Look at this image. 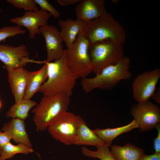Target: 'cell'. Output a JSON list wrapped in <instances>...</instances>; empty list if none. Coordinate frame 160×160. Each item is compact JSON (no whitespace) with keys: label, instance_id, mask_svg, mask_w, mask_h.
I'll return each mask as SVG.
<instances>
[{"label":"cell","instance_id":"cell-1","mask_svg":"<svg viewBox=\"0 0 160 160\" xmlns=\"http://www.w3.org/2000/svg\"><path fill=\"white\" fill-rule=\"evenodd\" d=\"M46 63L47 78L39 92L43 96L63 94L70 97L72 95L78 78L67 66L65 49L60 58L54 62Z\"/></svg>","mask_w":160,"mask_h":160},{"label":"cell","instance_id":"cell-2","mask_svg":"<svg viewBox=\"0 0 160 160\" xmlns=\"http://www.w3.org/2000/svg\"><path fill=\"white\" fill-rule=\"evenodd\" d=\"M130 64V58L124 56L116 64L104 68L95 77L81 79L83 90L87 93L97 88L109 90L121 80L129 79L132 76L129 71Z\"/></svg>","mask_w":160,"mask_h":160},{"label":"cell","instance_id":"cell-3","mask_svg":"<svg viewBox=\"0 0 160 160\" xmlns=\"http://www.w3.org/2000/svg\"><path fill=\"white\" fill-rule=\"evenodd\" d=\"M83 32L90 44L109 40L123 45L126 41L124 28L107 12L98 18L87 21Z\"/></svg>","mask_w":160,"mask_h":160},{"label":"cell","instance_id":"cell-4","mask_svg":"<svg viewBox=\"0 0 160 160\" xmlns=\"http://www.w3.org/2000/svg\"><path fill=\"white\" fill-rule=\"evenodd\" d=\"M70 104V97L63 94L44 96L31 111L36 131L47 129L53 121L68 111Z\"/></svg>","mask_w":160,"mask_h":160},{"label":"cell","instance_id":"cell-5","mask_svg":"<svg viewBox=\"0 0 160 160\" xmlns=\"http://www.w3.org/2000/svg\"><path fill=\"white\" fill-rule=\"evenodd\" d=\"M88 51L92 71L95 75L124 57L123 44L109 40L89 43Z\"/></svg>","mask_w":160,"mask_h":160},{"label":"cell","instance_id":"cell-6","mask_svg":"<svg viewBox=\"0 0 160 160\" xmlns=\"http://www.w3.org/2000/svg\"><path fill=\"white\" fill-rule=\"evenodd\" d=\"M83 31L79 33L76 41L65 49L68 68L81 79L87 77L92 72L88 51L89 43Z\"/></svg>","mask_w":160,"mask_h":160},{"label":"cell","instance_id":"cell-7","mask_svg":"<svg viewBox=\"0 0 160 160\" xmlns=\"http://www.w3.org/2000/svg\"><path fill=\"white\" fill-rule=\"evenodd\" d=\"M82 118L68 111L59 116L47 129L52 137L66 145H75L77 129Z\"/></svg>","mask_w":160,"mask_h":160},{"label":"cell","instance_id":"cell-8","mask_svg":"<svg viewBox=\"0 0 160 160\" xmlns=\"http://www.w3.org/2000/svg\"><path fill=\"white\" fill-rule=\"evenodd\" d=\"M160 78V69L158 68L145 71L137 76L132 85L135 100L139 103L149 100L156 91Z\"/></svg>","mask_w":160,"mask_h":160},{"label":"cell","instance_id":"cell-9","mask_svg":"<svg viewBox=\"0 0 160 160\" xmlns=\"http://www.w3.org/2000/svg\"><path fill=\"white\" fill-rule=\"evenodd\" d=\"M130 113L138 124L140 132L150 130L160 123V108L149 100L133 105Z\"/></svg>","mask_w":160,"mask_h":160},{"label":"cell","instance_id":"cell-10","mask_svg":"<svg viewBox=\"0 0 160 160\" xmlns=\"http://www.w3.org/2000/svg\"><path fill=\"white\" fill-rule=\"evenodd\" d=\"M0 60L12 68L24 67L29 63L44 64L46 62L30 59L26 47L23 44L17 46L0 44Z\"/></svg>","mask_w":160,"mask_h":160},{"label":"cell","instance_id":"cell-11","mask_svg":"<svg viewBox=\"0 0 160 160\" xmlns=\"http://www.w3.org/2000/svg\"><path fill=\"white\" fill-rule=\"evenodd\" d=\"M51 15L41 9L36 11H27L21 17L13 18L9 21L17 25L24 26L28 31L29 37L34 39L36 34H40V27L47 24Z\"/></svg>","mask_w":160,"mask_h":160},{"label":"cell","instance_id":"cell-12","mask_svg":"<svg viewBox=\"0 0 160 160\" xmlns=\"http://www.w3.org/2000/svg\"><path fill=\"white\" fill-rule=\"evenodd\" d=\"M40 34L45 42L47 56V63L60 58L64 52L62 45L63 41L60 31L52 25H44L40 27Z\"/></svg>","mask_w":160,"mask_h":160},{"label":"cell","instance_id":"cell-13","mask_svg":"<svg viewBox=\"0 0 160 160\" xmlns=\"http://www.w3.org/2000/svg\"><path fill=\"white\" fill-rule=\"evenodd\" d=\"M7 72L8 79L15 103L24 97L30 71L24 67L12 68L4 65Z\"/></svg>","mask_w":160,"mask_h":160},{"label":"cell","instance_id":"cell-14","mask_svg":"<svg viewBox=\"0 0 160 160\" xmlns=\"http://www.w3.org/2000/svg\"><path fill=\"white\" fill-rule=\"evenodd\" d=\"M77 18L86 21L98 18L106 12L104 0H84L75 8Z\"/></svg>","mask_w":160,"mask_h":160},{"label":"cell","instance_id":"cell-15","mask_svg":"<svg viewBox=\"0 0 160 160\" xmlns=\"http://www.w3.org/2000/svg\"><path fill=\"white\" fill-rule=\"evenodd\" d=\"M87 22L77 18L75 20H59L58 24L61 29L60 32L67 48L76 41L79 33L84 29Z\"/></svg>","mask_w":160,"mask_h":160},{"label":"cell","instance_id":"cell-16","mask_svg":"<svg viewBox=\"0 0 160 160\" xmlns=\"http://www.w3.org/2000/svg\"><path fill=\"white\" fill-rule=\"evenodd\" d=\"M2 129L3 132L9 134L12 139L15 143L23 144L32 147V143L26 131L24 120L12 118L4 124Z\"/></svg>","mask_w":160,"mask_h":160},{"label":"cell","instance_id":"cell-17","mask_svg":"<svg viewBox=\"0 0 160 160\" xmlns=\"http://www.w3.org/2000/svg\"><path fill=\"white\" fill-rule=\"evenodd\" d=\"M47 78V65L46 63L39 70L30 71L24 98L31 99L36 92H39Z\"/></svg>","mask_w":160,"mask_h":160},{"label":"cell","instance_id":"cell-18","mask_svg":"<svg viewBox=\"0 0 160 160\" xmlns=\"http://www.w3.org/2000/svg\"><path fill=\"white\" fill-rule=\"evenodd\" d=\"M105 144L93 130L88 127L86 122L82 118L77 129L75 145H93L96 147Z\"/></svg>","mask_w":160,"mask_h":160},{"label":"cell","instance_id":"cell-19","mask_svg":"<svg viewBox=\"0 0 160 160\" xmlns=\"http://www.w3.org/2000/svg\"><path fill=\"white\" fill-rule=\"evenodd\" d=\"M111 154L116 160H140L144 153L143 149L130 143L122 146L111 145Z\"/></svg>","mask_w":160,"mask_h":160},{"label":"cell","instance_id":"cell-20","mask_svg":"<svg viewBox=\"0 0 160 160\" xmlns=\"http://www.w3.org/2000/svg\"><path fill=\"white\" fill-rule=\"evenodd\" d=\"M139 127L138 124L133 119L131 123L122 127L114 128H96L93 131L105 144L110 146L113 140L117 136Z\"/></svg>","mask_w":160,"mask_h":160},{"label":"cell","instance_id":"cell-21","mask_svg":"<svg viewBox=\"0 0 160 160\" xmlns=\"http://www.w3.org/2000/svg\"><path fill=\"white\" fill-rule=\"evenodd\" d=\"M37 104L35 101L23 98L12 105L6 112V116L9 118H18L24 120L28 117L31 109Z\"/></svg>","mask_w":160,"mask_h":160},{"label":"cell","instance_id":"cell-22","mask_svg":"<svg viewBox=\"0 0 160 160\" xmlns=\"http://www.w3.org/2000/svg\"><path fill=\"white\" fill-rule=\"evenodd\" d=\"M33 152L32 147L25 144L19 143L14 145L10 142L6 145L1 150L0 158L1 160H5L12 158L18 153L27 154Z\"/></svg>","mask_w":160,"mask_h":160},{"label":"cell","instance_id":"cell-23","mask_svg":"<svg viewBox=\"0 0 160 160\" xmlns=\"http://www.w3.org/2000/svg\"><path fill=\"white\" fill-rule=\"evenodd\" d=\"M109 147L106 144L97 146V150L94 151L83 146L81 148V152L86 156L98 158L100 160H116L111 154Z\"/></svg>","mask_w":160,"mask_h":160},{"label":"cell","instance_id":"cell-24","mask_svg":"<svg viewBox=\"0 0 160 160\" xmlns=\"http://www.w3.org/2000/svg\"><path fill=\"white\" fill-rule=\"evenodd\" d=\"M25 32V30L18 25L2 27L0 28V43L1 41L4 42L8 38L18 34L23 35Z\"/></svg>","mask_w":160,"mask_h":160},{"label":"cell","instance_id":"cell-25","mask_svg":"<svg viewBox=\"0 0 160 160\" xmlns=\"http://www.w3.org/2000/svg\"><path fill=\"white\" fill-rule=\"evenodd\" d=\"M7 1L18 9H23L25 12L36 11L39 9L33 0H7Z\"/></svg>","mask_w":160,"mask_h":160},{"label":"cell","instance_id":"cell-26","mask_svg":"<svg viewBox=\"0 0 160 160\" xmlns=\"http://www.w3.org/2000/svg\"><path fill=\"white\" fill-rule=\"evenodd\" d=\"M36 4H38L41 10L49 12L55 18L60 16V13L47 0H34Z\"/></svg>","mask_w":160,"mask_h":160},{"label":"cell","instance_id":"cell-27","mask_svg":"<svg viewBox=\"0 0 160 160\" xmlns=\"http://www.w3.org/2000/svg\"><path fill=\"white\" fill-rule=\"evenodd\" d=\"M12 139L11 135L8 133L2 132L0 130V149L1 150Z\"/></svg>","mask_w":160,"mask_h":160},{"label":"cell","instance_id":"cell-28","mask_svg":"<svg viewBox=\"0 0 160 160\" xmlns=\"http://www.w3.org/2000/svg\"><path fill=\"white\" fill-rule=\"evenodd\" d=\"M158 131L157 137L153 141V148L155 153H160V123L158 124L155 128Z\"/></svg>","mask_w":160,"mask_h":160},{"label":"cell","instance_id":"cell-29","mask_svg":"<svg viewBox=\"0 0 160 160\" xmlns=\"http://www.w3.org/2000/svg\"><path fill=\"white\" fill-rule=\"evenodd\" d=\"M140 160H160V153H154L151 155L143 154Z\"/></svg>","mask_w":160,"mask_h":160},{"label":"cell","instance_id":"cell-30","mask_svg":"<svg viewBox=\"0 0 160 160\" xmlns=\"http://www.w3.org/2000/svg\"><path fill=\"white\" fill-rule=\"evenodd\" d=\"M81 0H57L56 1L61 6H66L75 4L81 2Z\"/></svg>","mask_w":160,"mask_h":160},{"label":"cell","instance_id":"cell-31","mask_svg":"<svg viewBox=\"0 0 160 160\" xmlns=\"http://www.w3.org/2000/svg\"><path fill=\"white\" fill-rule=\"evenodd\" d=\"M151 98L154 100L155 102L159 104H160V89L158 87L154 93L152 95Z\"/></svg>","mask_w":160,"mask_h":160},{"label":"cell","instance_id":"cell-32","mask_svg":"<svg viewBox=\"0 0 160 160\" xmlns=\"http://www.w3.org/2000/svg\"><path fill=\"white\" fill-rule=\"evenodd\" d=\"M2 102L1 100V99L0 98V110L1 109V108L2 107Z\"/></svg>","mask_w":160,"mask_h":160},{"label":"cell","instance_id":"cell-33","mask_svg":"<svg viewBox=\"0 0 160 160\" xmlns=\"http://www.w3.org/2000/svg\"><path fill=\"white\" fill-rule=\"evenodd\" d=\"M1 153V150L0 149V154Z\"/></svg>","mask_w":160,"mask_h":160},{"label":"cell","instance_id":"cell-34","mask_svg":"<svg viewBox=\"0 0 160 160\" xmlns=\"http://www.w3.org/2000/svg\"><path fill=\"white\" fill-rule=\"evenodd\" d=\"M0 11H2V10H1V9H0Z\"/></svg>","mask_w":160,"mask_h":160},{"label":"cell","instance_id":"cell-35","mask_svg":"<svg viewBox=\"0 0 160 160\" xmlns=\"http://www.w3.org/2000/svg\"><path fill=\"white\" fill-rule=\"evenodd\" d=\"M0 160H1V158H0Z\"/></svg>","mask_w":160,"mask_h":160}]
</instances>
